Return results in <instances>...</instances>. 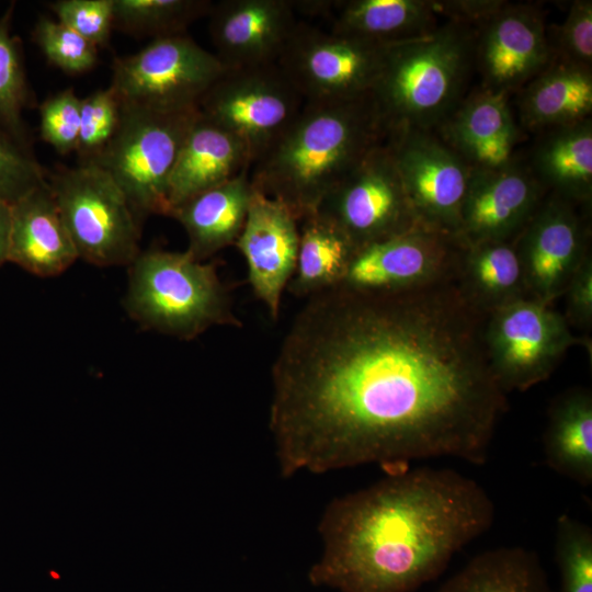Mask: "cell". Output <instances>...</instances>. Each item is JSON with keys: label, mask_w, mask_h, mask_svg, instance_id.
Wrapping results in <instances>:
<instances>
[{"label": "cell", "mask_w": 592, "mask_h": 592, "mask_svg": "<svg viewBox=\"0 0 592 592\" xmlns=\"http://www.w3.org/2000/svg\"><path fill=\"white\" fill-rule=\"evenodd\" d=\"M486 317L456 278L307 298L271 371L281 474L364 464L390 474L439 457L483 465L508 410L487 358Z\"/></svg>", "instance_id": "6da1fadb"}, {"label": "cell", "mask_w": 592, "mask_h": 592, "mask_svg": "<svg viewBox=\"0 0 592 592\" xmlns=\"http://www.w3.org/2000/svg\"><path fill=\"white\" fill-rule=\"evenodd\" d=\"M483 487L451 468L409 467L333 499L319 522L312 585L339 592H412L493 523Z\"/></svg>", "instance_id": "7a4b0ae2"}, {"label": "cell", "mask_w": 592, "mask_h": 592, "mask_svg": "<svg viewBox=\"0 0 592 592\" xmlns=\"http://www.w3.org/2000/svg\"><path fill=\"white\" fill-rule=\"evenodd\" d=\"M386 137L371 94L305 101L278 140L250 168L258 191L286 205L298 220Z\"/></svg>", "instance_id": "3957f363"}, {"label": "cell", "mask_w": 592, "mask_h": 592, "mask_svg": "<svg viewBox=\"0 0 592 592\" xmlns=\"http://www.w3.org/2000/svg\"><path fill=\"white\" fill-rule=\"evenodd\" d=\"M475 45L470 25L454 21L387 44L371 92L386 134L437 129L462 101Z\"/></svg>", "instance_id": "277c9868"}, {"label": "cell", "mask_w": 592, "mask_h": 592, "mask_svg": "<svg viewBox=\"0 0 592 592\" xmlns=\"http://www.w3.org/2000/svg\"><path fill=\"white\" fill-rule=\"evenodd\" d=\"M125 308L143 328L193 340L212 327H242L213 263L152 249L128 265Z\"/></svg>", "instance_id": "5b68a950"}, {"label": "cell", "mask_w": 592, "mask_h": 592, "mask_svg": "<svg viewBox=\"0 0 592 592\" xmlns=\"http://www.w3.org/2000/svg\"><path fill=\"white\" fill-rule=\"evenodd\" d=\"M198 111L195 107L158 112L121 104L118 128L91 163L112 177L139 219L149 215L169 216V178Z\"/></svg>", "instance_id": "8992f818"}, {"label": "cell", "mask_w": 592, "mask_h": 592, "mask_svg": "<svg viewBox=\"0 0 592 592\" xmlns=\"http://www.w3.org/2000/svg\"><path fill=\"white\" fill-rule=\"evenodd\" d=\"M47 180L79 259L98 266L135 260L140 219L107 172L95 163H78Z\"/></svg>", "instance_id": "52a82bcc"}, {"label": "cell", "mask_w": 592, "mask_h": 592, "mask_svg": "<svg viewBox=\"0 0 592 592\" xmlns=\"http://www.w3.org/2000/svg\"><path fill=\"white\" fill-rule=\"evenodd\" d=\"M226 69L216 54L177 34L153 38L139 52L116 57L110 88L121 104L180 112L198 107Z\"/></svg>", "instance_id": "ba28073f"}, {"label": "cell", "mask_w": 592, "mask_h": 592, "mask_svg": "<svg viewBox=\"0 0 592 592\" xmlns=\"http://www.w3.org/2000/svg\"><path fill=\"white\" fill-rule=\"evenodd\" d=\"M483 340L491 372L506 395L548 379L567 351L581 343L563 314L531 297L488 314Z\"/></svg>", "instance_id": "9c48e42d"}, {"label": "cell", "mask_w": 592, "mask_h": 592, "mask_svg": "<svg viewBox=\"0 0 592 592\" xmlns=\"http://www.w3.org/2000/svg\"><path fill=\"white\" fill-rule=\"evenodd\" d=\"M304 103L275 62L227 68L198 109L244 145L252 166L291 126Z\"/></svg>", "instance_id": "30bf717a"}, {"label": "cell", "mask_w": 592, "mask_h": 592, "mask_svg": "<svg viewBox=\"0 0 592 592\" xmlns=\"http://www.w3.org/2000/svg\"><path fill=\"white\" fill-rule=\"evenodd\" d=\"M386 46L298 22L277 65L305 101L356 99L371 94Z\"/></svg>", "instance_id": "8fae6325"}, {"label": "cell", "mask_w": 592, "mask_h": 592, "mask_svg": "<svg viewBox=\"0 0 592 592\" xmlns=\"http://www.w3.org/2000/svg\"><path fill=\"white\" fill-rule=\"evenodd\" d=\"M385 140L418 224L456 238L471 169L433 132L392 130Z\"/></svg>", "instance_id": "7c38bea8"}, {"label": "cell", "mask_w": 592, "mask_h": 592, "mask_svg": "<svg viewBox=\"0 0 592 592\" xmlns=\"http://www.w3.org/2000/svg\"><path fill=\"white\" fill-rule=\"evenodd\" d=\"M316 212L335 223L356 249L418 224L385 139L323 198Z\"/></svg>", "instance_id": "4fadbf2b"}, {"label": "cell", "mask_w": 592, "mask_h": 592, "mask_svg": "<svg viewBox=\"0 0 592 592\" xmlns=\"http://www.w3.org/2000/svg\"><path fill=\"white\" fill-rule=\"evenodd\" d=\"M462 246L449 235L420 224L356 249L337 287L364 293H395L457 277Z\"/></svg>", "instance_id": "5bb4252c"}, {"label": "cell", "mask_w": 592, "mask_h": 592, "mask_svg": "<svg viewBox=\"0 0 592 592\" xmlns=\"http://www.w3.org/2000/svg\"><path fill=\"white\" fill-rule=\"evenodd\" d=\"M576 205L553 193L516 236L527 297L553 305L591 253Z\"/></svg>", "instance_id": "9a60e30c"}, {"label": "cell", "mask_w": 592, "mask_h": 592, "mask_svg": "<svg viewBox=\"0 0 592 592\" xmlns=\"http://www.w3.org/2000/svg\"><path fill=\"white\" fill-rule=\"evenodd\" d=\"M545 186L530 167L473 170L456 239L460 246L516 238L545 200Z\"/></svg>", "instance_id": "2e32d148"}, {"label": "cell", "mask_w": 592, "mask_h": 592, "mask_svg": "<svg viewBox=\"0 0 592 592\" xmlns=\"http://www.w3.org/2000/svg\"><path fill=\"white\" fill-rule=\"evenodd\" d=\"M299 220L282 202L254 189L247 219L235 243L246 260L255 297L276 320L296 265Z\"/></svg>", "instance_id": "e0dca14e"}, {"label": "cell", "mask_w": 592, "mask_h": 592, "mask_svg": "<svg viewBox=\"0 0 592 592\" xmlns=\"http://www.w3.org/2000/svg\"><path fill=\"white\" fill-rule=\"evenodd\" d=\"M482 24L475 55L483 88L509 93L526 86L550 64L545 22L535 7L503 2Z\"/></svg>", "instance_id": "ac0fdd59"}, {"label": "cell", "mask_w": 592, "mask_h": 592, "mask_svg": "<svg viewBox=\"0 0 592 592\" xmlns=\"http://www.w3.org/2000/svg\"><path fill=\"white\" fill-rule=\"evenodd\" d=\"M295 2L224 0L212 4L209 33L226 68L275 64L296 25Z\"/></svg>", "instance_id": "d6986e66"}, {"label": "cell", "mask_w": 592, "mask_h": 592, "mask_svg": "<svg viewBox=\"0 0 592 592\" xmlns=\"http://www.w3.org/2000/svg\"><path fill=\"white\" fill-rule=\"evenodd\" d=\"M506 92L482 88L460 101L437 128L440 138L473 170L513 161L517 128Z\"/></svg>", "instance_id": "ffe728a7"}, {"label": "cell", "mask_w": 592, "mask_h": 592, "mask_svg": "<svg viewBox=\"0 0 592 592\" xmlns=\"http://www.w3.org/2000/svg\"><path fill=\"white\" fill-rule=\"evenodd\" d=\"M250 168L251 159L244 145L198 111L185 135L169 178V216L174 208L191 197Z\"/></svg>", "instance_id": "44dd1931"}, {"label": "cell", "mask_w": 592, "mask_h": 592, "mask_svg": "<svg viewBox=\"0 0 592 592\" xmlns=\"http://www.w3.org/2000/svg\"><path fill=\"white\" fill-rule=\"evenodd\" d=\"M9 261L39 277L64 273L78 259L48 180L11 205Z\"/></svg>", "instance_id": "7402d4cb"}, {"label": "cell", "mask_w": 592, "mask_h": 592, "mask_svg": "<svg viewBox=\"0 0 592 592\" xmlns=\"http://www.w3.org/2000/svg\"><path fill=\"white\" fill-rule=\"evenodd\" d=\"M249 171L191 197L171 213L184 228L186 251L194 259L205 261L235 246L254 192Z\"/></svg>", "instance_id": "603a6c76"}, {"label": "cell", "mask_w": 592, "mask_h": 592, "mask_svg": "<svg viewBox=\"0 0 592 592\" xmlns=\"http://www.w3.org/2000/svg\"><path fill=\"white\" fill-rule=\"evenodd\" d=\"M320 12L331 16L330 31L379 44L424 36L439 26L433 1H322Z\"/></svg>", "instance_id": "cb8c5ba5"}, {"label": "cell", "mask_w": 592, "mask_h": 592, "mask_svg": "<svg viewBox=\"0 0 592 592\" xmlns=\"http://www.w3.org/2000/svg\"><path fill=\"white\" fill-rule=\"evenodd\" d=\"M546 465L560 476L588 487L592 483V392L576 387L550 403L543 435Z\"/></svg>", "instance_id": "d4e9b609"}, {"label": "cell", "mask_w": 592, "mask_h": 592, "mask_svg": "<svg viewBox=\"0 0 592 592\" xmlns=\"http://www.w3.org/2000/svg\"><path fill=\"white\" fill-rule=\"evenodd\" d=\"M591 69L556 60L527 86L520 99V117L533 130L551 129L590 118Z\"/></svg>", "instance_id": "484cf974"}, {"label": "cell", "mask_w": 592, "mask_h": 592, "mask_svg": "<svg viewBox=\"0 0 592 592\" xmlns=\"http://www.w3.org/2000/svg\"><path fill=\"white\" fill-rule=\"evenodd\" d=\"M456 280L466 300L486 315L527 297L515 238L462 246Z\"/></svg>", "instance_id": "4316f807"}, {"label": "cell", "mask_w": 592, "mask_h": 592, "mask_svg": "<svg viewBox=\"0 0 592 592\" xmlns=\"http://www.w3.org/2000/svg\"><path fill=\"white\" fill-rule=\"evenodd\" d=\"M299 221L296 265L286 289L296 297L309 298L340 285L356 247L319 212Z\"/></svg>", "instance_id": "83f0119b"}, {"label": "cell", "mask_w": 592, "mask_h": 592, "mask_svg": "<svg viewBox=\"0 0 592 592\" xmlns=\"http://www.w3.org/2000/svg\"><path fill=\"white\" fill-rule=\"evenodd\" d=\"M531 170L545 187L574 204L592 195V122L551 128L539 143Z\"/></svg>", "instance_id": "f1b7e54d"}, {"label": "cell", "mask_w": 592, "mask_h": 592, "mask_svg": "<svg viewBox=\"0 0 592 592\" xmlns=\"http://www.w3.org/2000/svg\"><path fill=\"white\" fill-rule=\"evenodd\" d=\"M436 592H556L537 554L520 546L482 551Z\"/></svg>", "instance_id": "f546056e"}, {"label": "cell", "mask_w": 592, "mask_h": 592, "mask_svg": "<svg viewBox=\"0 0 592 592\" xmlns=\"http://www.w3.org/2000/svg\"><path fill=\"white\" fill-rule=\"evenodd\" d=\"M206 0H113L114 29L153 38L184 34L186 27L208 14Z\"/></svg>", "instance_id": "4dcf8cb0"}, {"label": "cell", "mask_w": 592, "mask_h": 592, "mask_svg": "<svg viewBox=\"0 0 592 592\" xmlns=\"http://www.w3.org/2000/svg\"><path fill=\"white\" fill-rule=\"evenodd\" d=\"M554 549L560 592H592V528L570 515H559Z\"/></svg>", "instance_id": "1f68e13d"}, {"label": "cell", "mask_w": 592, "mask_h": 592, "mask_svg": "<svg viewBox=\"0 0 592 592\" xmlns=\"http://www.w3.org/2000/svg\"><path fill=\"white\" fill-rule=\"evenodd\" d=\"M26 100L27 87L20 49L4 18L0 21V121L8 134L22 146L26 140L22 118Z\"/></svg>", "instance_id": "d6a6232c"}, {"label": "cell", "mask_w": 592, "mask_h": 592, "mask_svg": "<svg viewBox=\"0 0 592 592\" xmlns=\"http://www.w3.org/2000/svg\"><path fill=\"white\" fill-rule=\"evenodd\" d=\"M121 122V102L109 87L80 103V130L76 153L79 163L94 162L114 137Z\"/></svg>", "instance_id": "836d02e7"}, {"label": "cell", "mask_w": 592, "mask_h": 592, "mask_svg": "<svg viewBox=\"0 0 592 592\" xmlns=\"http://www.w3.org/2000/svg\"><path fill=\"white\" fill-rule=\"evenodd\" d=\"M34 39L47 60L65 72H87L98 62V47L58 20L41 18Z\"/></svg>", "instance_id": "e575fe53"}, {"label": "cell", "mask_w": 592, "mask_h": 592, "mask_svg": "<svg viewBox=\"0 0 592 592\" xmlns=\"http://www.w3.org/2000/svg\"><path fill=\"white\" fill-rule=\"evenodd\" d=\"M80 103L81 99L69 88L50 95L39 106L41 137L60 155L76 152Z\"/></svg>", "instance_id": "d590c367"}, {"label": "cell", "mask_w": 592, "mask_h": 592, "mask_svg": "<svg viewBox=\"0 0 592 592\" xmlns=\"http://www.w3.org/2000/svg\"><path fill=\"white\" fill-rule=\"evenodd\" d=\"M46 181L45 170L25 147L0 130V200L12 205Z\"/></svg>", "instance_id": "8d00e7d4"}, {"label": "cell", "mask_w": 592, "mask_h": 592, "mask_svg": "<svg viewBox=\"0 0 592 592\" xmlns=\"http://www.w3.org/2000/svg\"><path fill=\"white\" fill-rule=\"evenodd\" d=\"M57 20L94 44H109L114 29L113 0H58L49 4Z\"/></svg>", "instance_id": "74e56055"}, {"label": "cell", "mask_w": 592, "mask_h": 592, "mask_svg": "<svg viewBox=\"0 0 592 592\" xmlns=\"http://www.w3.org/2000/svg\"><path fill=\"white\" fill-rule=\"evenodd\" d=\"M557 60L591 69L592 2H572L563 23L556 31Z\"/></svg>", "instance_id": "f35d334b"}, {"label": "cell", "mask_w": 592, "mask_h": 592, "mask_svg": "<svg viewBox=\"0 0 592 592\" xmlns=\"http://www.w3.org/2000/svg\"><path fill=\"white\" fill-rule=\"evenodd\" d=\"M566 312L570 327L591 329L592 325V255L584 259L572 276L565 294Z\"/></svg>", "instance_id": "ab89813d"}, {"label": "cell", "mask_w": 592, "mask_h": 592, "mask_svg": "<svg viewBox=\"0 0 592 592\" xmlns=\"http://www.w3.org/2000/svg\"><path fill=\"white\" fill-rule=\"evenodd\" d=\"M11 226V204L0 200V267L3 263L9 261Z\"/></svg>", "instance_id": "60d3db41"}]
</instances>
